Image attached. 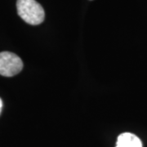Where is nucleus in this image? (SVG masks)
I'll return each instance as SVG.
<instances>
[{"label": "nucleus", "instance_id": "nucleus-1", "mask_svg": "<svg viewBox=\"0 0 147 147\" xmlns=\"http://www.w3.org/2000/svg\"><path fill=\"white\" fill-rule=\"evenodd\" d=\"M16 8L21 19L30 25L37 26L44 20V10L35 0H17Z\"/></svg>", "mask_w": 147, "mask_h": 147}, {"label": "nucleus", "instance_id": "nucleus-2", "mask_svg": "<svg viewBox=\"0 0 147 147\" xmlns=\"http://www.w3.org/2000/svg\"><path fill=\"white\" fill-rule=\"evenodd\" d=\"M23 68L21 59L15 53L10 52L0 53V74L11 77L19 74Z\"/></svg>", "mask_w": 147, "mask_h": 147}, {"label": "nucleus", "instance_id": "nucleus-3", "mask_svg": "<svg viewBox=\"0 0 147 147\" xmlns=\"http://www.w3.org/2000/svg\"><path fill=\"white\" fill-rule=\"evenodd\" d=\"M116 147H142V143L136 135L124 132L118 137Z\"/></svg>", "mask_w": 147, "mask_h": 147}, {"label": "nucleus", "instance_id": "nucleus-4", "mask_svg": "<svg viewBox=\"0 0 147 147\" xmlns=\"http://www.w3.org/2000/svg\"><path fill=\"white\" fill-rule=\"evenodd\" d=\"M2 107H3V102H2V100L0 99V113H1V110H2Z\"/></svg>", "mask_w": 147, "mask_h": 147}]
</instances>
